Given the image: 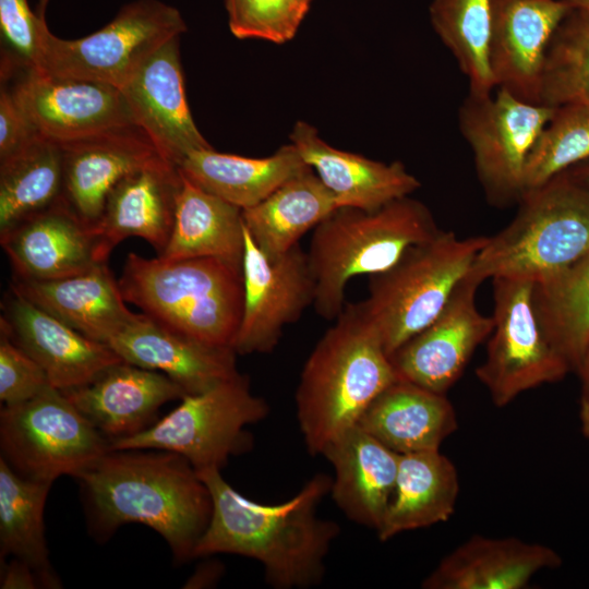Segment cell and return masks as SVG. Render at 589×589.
I'll return each mask as SVG.
<instances>
[{"label":"cell","instance_id":"obj_3","mask_svg":"<svg viewBox=\"0 0 589 589\" xmlns=\"http://www.w3.org/2000/svg\"><path fill=\"white\" fill-rule=\"evenodd\" d=\"M320 338L300 374L297 417L311 455L357 424L372 401L399 377L377 334L356 303L345 305Z\"/></svg>","mask_w":589,"mask_h":589},{"label":"cell","instance_id":"obj_34","mask_svg":"<svg viewBox=\"0 0 589 589\" xmlns=\"http://www.w3.org/2000/svg\"><path fill=\"white\" fill-rule=\"evenodd\" d=\"M62 192V148L39 135L0 160V232L53 205Z\"/></svg>","mask_w":589,"mask_h":589},{"label":"cell","instance_id":"obj_17","mask_svg":"<svg viewBox=\"0 0 589 589\" xmlns=\"http://www.w3.org/2000/svg\"><path fill=\"white\" fill-rule=\"evenodd\" d=\"M179 45L180 37L167 41L121 89L136 125L177 167L191 152L213 148L187 101Z\"/></svg>","mask_w":589,"mask_h":589},{"label":"cell","instance_id":"obj_25","mask_svg":"<svg viewBox=\"0 0 589 589\" xmlns=\"http://www.w3.org/2000/svg\"><path fill=\"white\" fill-rule=\"evenodd\" d=\"M60 146L62 199L92 228L115 185L130 172L163 157L140 128Z\"/></svg>","mask_w":589,"mask_h":589},{"label":"cell","instance_id":"obj_23","mask_svg":"<svg viewBox=\"0 0 589 589\" xmlns=\"http://www.w3.org/2000/svg\"><path fill=\"white\" fill-rule=\"evenodd\" d=\"M321 455L334 469L329 493L336 505L352 521L377 531L395 490L400 454L354 424Z\"/></svg>","mask_w":589,"mask_h":589},{"label":"cell","instance_id":"obj_2","mask_svg":"<svg viewBox=\"0 0 589 589\" xmlns=\"http://www.w3.org/2000/svg\"><path fill=\"white\" fill-rule=\"evenodd\" d=\"M75 478L98 531L142 524L167 541L178 561L193 557L213 503L206 484L183 456L160 449H109Z\"/></svg>","mask_w":589,"mask_h":589},{"label":"cell","instance_id":"obj_48","mask_svg":"<svg viewBox=\"0 0 589 589\" xmlns=\"http://www.w3.org/2000/svg\"><path fill=\"white\" fill-rule=\"evenodd\" d=\"M564 1H567L569 2L572 5L576 4V3H579V2H582V1H586V0H564Z\"/></svg>","mask_w":589,"mask_h":589},{"label":"cell","instance_id":"obj_46","mask_svg":"<svg viewBox=\"0 0 589 589\" xmlns=\"http://www.w3.org/2000/svg\"><path fill=\"white\" fill-rule=\"evenodd\" d=\"M50 0H38L37 14L45 17V11Z\"/></svg>","mask_w":589,"mask_h":589},{"label":"cell","instance_id":"obj_31","mask_svg":"<svg viewBox=\"0 0 589 589\" xmlns=\"http://www.w3.org/2000/svg\"><path fill=\"white\" fill-rule=\"evenodd\" d=\"M181 176L171 235L158 256L169 260L213 257L242 269V209Z\"/></svg>","mask_w":589,"mask_h":589},{"label":"cell","instance_id":"obj_6","mask_svg":"<svg viewBox=\"0 0 589 589\" xmlns=\"http://www.w3.org/2000/svg\"><path fill=\"white\" fill-rule=\"evenodd\" d=\"M513 220L488 237L468 277L540 281L589 253V190L562 172L524 193Z\"/></svg>","mask_w":589,"mask_h":589},{"label":"cell","instance_id":"obj_26","mask_svg":"<svg viewBox=\"0 0 589 589\" xmlns=\"http://www.w3.org/2000/svg\"><path fill=\"white\" fill-rule=\"evenodd\" d=\"M10 290L84 336L107 344L135 317L107 263L65 278L13 277Z\"/></svg>","mask_w":589,"mask_h":589},{"label":"cell","instance_id":"obj_1","mask_svg":"<svg viewBox=\"0 0 589 589\" xmlns=\"http://www.w3.org/2000/svg\"><path fill=\"white\" fill-rule=\"evenodd\" d=\"M196 471L211 493L213 512L193 557L230 553L256 560L266 581L280 589L321 582L325 557L340 533L337 522L316 515L330 492V477L316 473L288 501L268 505L237 492L220 469Z\"/></svg>","mask_w":589,"mask_h":589},{"label":"cell","instance_id":"obj_40","mask_svg":"<svg viewBox=\"0 0 589 589\" xmlns=\"http://www.w3.org/2000/svg\"><path fill=\"white\" fill-rule=\"evenodd\" d=\"M50 385L43 368L0 329V399L4 406L26 401Z\"/></svg>","mask_w":589,"mask_h":589},{"label":"cell","instance_id":"obj_28","mask_svg":"<svg viewBox=\"0 0 589 589\" xmlns=\"http://www.w3.org/2000/svg\"><path fill=\"white\" fill-rule=\"evenodd\" d=\"M357 424L398 454L440 449L458 426L445 394L401 378L372 401Z\"/></svg>","mask_w":589,"mask_h":589},{"label":"cell","instance_id":"obj_20","mask_svg":"<svg viewBox=\"0 0 589 589\" xmlns=\"http://www.w3.org/2000/svg\"><path fill=\"white\" fill-rule=\"evenodd\" d=\"M0 242L22 279L55 280L99 264L93 228L62 197L0 232Z\"/></svg>","mask_w":589,"mask_h":589},{"label":"cell","instance_id":"obj_12","mask_svg":"<svg viewBox=\"0 0 589 589\" xmlns=\"http://www.w3.org/2000/svg\"><path fill=\"white\" fill-rule=\"evenodd\" d=\"M553 112L554 107L521 100L502 88L482 96L468 93L459 108V129L490 202H519L527 158Z\"/></svg>","mask_w":589,"mask_h":589},{"label":"cell","instance_id":"obj_27","mask_svg":"<svg viewBox=\"0 0 589 589\" xmlns=\"http://www.w3.org/2000/svg\"><path fill=\"white\" fill-rule=\"evenodd\" d=\"M562 563L552 548L515 537L474 534L425 577L424 589H521L543 569Z\"/></svg>","mask_w":589,"mask_h":589},{"label":"cell","instance_id":"obj_39","mask_svg":"<svg viewBox=\"0 0 589 589\" xmlns=\"http://www.w3.org/2000/svg\"><path fill=\"white\" fill-rule=\"evenodd\" d=\"M39 20L27 0H0V34L2 43L1 79L15 69L37 70L39 62Z\"/></svg>","mask_w":589,"mask_h":589},{"label":"cell","instance_id":"obj_18","mask_svg":"<svg viewBox=\"0 0 589 589\" xmlns=\"http://www.w3.org/2000/svg\"><path fill=\"white\" fill-rule=\"evenodd\" d=\"M0 329L45 371L51 386H82L122 362L107 344L91 339L12 290L2 302Z\"/></svg>","mask_w":589,"mask_h":589},{"label":"cell","instance_id":"obj_21","mask_svg":"<svg viewBox=\"0 0 589 589\" xmlns=\"http://www.w3.org/2000/svg\"><path fill=\"white\" fill-rule=\"evenodd\" d=\"M123 361L158 371L185 394L204 392L238 374L237 352L178 334L140 313L109 342Z\"/></svg>","mask_w":589,"mask_h":589},{"label":"cell","instance_id":"obj_47","mask_svg":"<svg viewBox=\"0 0 589 589\" xmlns=\"http://www.w3.org/2000/svg\"><path fill=\"white\" fill-rule=\"evenodd\" d=\"M573 7L582 9V10H585V11H587V12L589 13V0H586V1H582V2H579V3H576V4H574Z\"/></svg>","mask_w":589,"mask_h":589},{"label":"cell","instance_id":"obj_42","mask_svg":"<svg viewBox=\"0 0 589 589\" xmlns=\"http://www.w3.org/2000/svg\"><path fill=\"white\" fill-rule=\"evenodd\" d=\"M39 585L36 573L24 562L14 558L2 568L1 588L3 589H29Z\"/></svg>","mask_w":589,"mask_h":589},{"label":"cell","instance_id":"obj_43","mask_svg":"<svg viewBox=\"0 0 589 589\" xmlns=\"http://www.w3.org/2000/svg\"><path fill=\"white\" fill-rule=\"evenodd\" d=\"M589 190V159L564 171Z\"/></svg>","mask_w":589,"mask_h":589},{"label":"cell","instance_id":"obj_14","mask_svg":"<svg viewBox=\"0 0 589 589\" xmlns=\"http://www.w3.org/2000/svg\"><path fill=\"white\" fill-rule=\"evenodd\" d=\"M12 92L37 133L59 145L139 128L122 91L29 70Z\"/></svg>","mask_w":589,"mask_h":589},{"label":"cell","instance_id":"obj_13","mask_svg":"<svg viewBox=\"0 0 589 589\" xmlns=\"http://www.w3.org/2000/svg\"><path fill=\"white\" fill-rule=\"evenodd\" d=\"M243 311L232 348L237 354L266 353L277 346L285 326L313 305L315 283L306 252L297 244L271 259L244 227Z\"/></svg>","mask_w":589,"mask_h":589},{"label":"cell","instance_id":"obj_4","mask_svg":"<svg viewBox=\"0 0 589 589\" xmlns=\"http://www.w3.org/2000/svg\"><path fill=\"white\" fill-rule=\"evenodd\" d=\"M118 285L125 302L160 325L232 348L243 311L241 268L213 257L146 259L130 253Z\"/></svg>","mask_w":589,"mask_h":589},{"label":"cell","instance_id":"obj_5","mask_svg":"<svg viewBox=\"0 0 589 589\" xmlns=\"http://www.w3.org/2000/svg\"><path fill=\"white\" fill-rule=\"evenodd\" d=\"M438 231L429 208L410 196L375 211L336 208L314 228L306 252L316 313L328 321L337 318L351 278L389 269L408 249Z\"/></svg>","mask_w":589,"mask_h":589},{"label":"cell","instance_id":"obj_19","mask_svg":"<svg viewBox=\"0 0 589 589\" xmlns=\"http://www.w3.org/2000/svg\"><path fill=\"white\" fill-rule=\"evenodd\" d=\"M181 181L179 168L163 157L121 179L93 227L97 261L107 263L112 250L129 237L144 239L161 255L171 235Z\"/></svg>","mask_w":589,"mask_h":589},{"label":"cell","instance_id":"obj_16","mask_svg":"<svg viewBox=\"0 0 589 589\" xmlns=\"http://www.w3.org/2000/svg\"><path fill=\"white\" fill-rule=\"evenodd\" d=\"M573 8L564 0H492L489 64L495 88L539 104L548 47Z\"/></svg>","mask_w":589,"mask_h":589},{"label":"cell","instance_id":"obj_7","mask_svg":"<svg viewBox=\"0 0 589 589\" xmlns=\"http://www.w3.org/2000/svg\"><path fill=\"white\" fill-rule=\"evenodd\" d=\"M486 240L440 230L370 276L369 294L356 304L389 357L442 312Z\"/></svg>","mask_w":589,"mask_h":589},{"label":"cell","instance_id":"obj_10","mask_svg":"<svg viewBox=\"0 0 589 589\" xmlns=\"http://www.w3.org/2000/svg\"><path fill=\"white\" fill-rule=\"evenodd\" d=\"M104 436L51 385L0 412L1 456L17 473L36 481L75 477L109 450Z\"/></svg>","mask_w":589,"mask_h":589},{"label":"cell","instance_id":"obj_45","mask_svg":"<svg viewBox=\"0 0 589 589\" xmlns=\"http://www.w3.org/2000/svg\"><path fill=\"white\" fill-rule=\"evenodd\" d=\"M580 423L582 433L589 438V399H581Z\"/></svg>","mask_w":589,"mask_h":589},{"label":"cell","instance_id":"obj_36","mask_svg":"<svg viewBox=\"0 0 589 589\" xmlns=\"http://www.w3.org/2000/svg\"><path fill=\"white\" fill-rule=\"evenodd\" d=\"M492 0H432L434 32L455 58L469 84V94L493 93L489 64Z\"/></svg>","mask_w":589,"mask_h":589},{"label":"cell","instance_id":"obj_24","mask_svg":"<svg viewBox=\"0 0 589 589\" xmlns=\"http://www.w3.org/2000/svg\"><path fill=\"white\" fill-rule=\"evenodd\" d=\"M62 392L110 442L146 429L160 406L187 395L167 375L125 361Z\"/></svg>","mask_w":589,"mask_h":589},{"label":"cell","instance_id":"obj_22","mask_svg":"<svg viewBox=\"0 0 589 589\" xmlns=\"http://www.w3.org/2000/svg\"><path fill=\"white\" fill-rule=\"evenodd\" d=\"M289 139L332 192L337 208L375 211L420 188V181L400 161L383 163L335 148L304 121L296 122Z\"/></svg>","mask_w":589,"mask_h":589},{"label":"cell","instance_id":"obj_37","mask_svg":"<svg viewBox=\"0 0 589 589\" xmlns=\"http://www.w3.org/2000/svg\"><path fill=\"white\" fill-rule=\"evenodd\" d=\"M539 104L589 106V13L574 7L546 50Z\"/></svg>","mask_w":589,"mask_h":589},{"label":"cell","instance_id":"obj_35","mask_svg":"<svg viewBox=\"0 0 589 589\" xmlns=\"http://www.w3.org/2000/svg\"><path fill=\"white\" fill-rule=\"evenodd\" d=\"M544 329L572 369L580 365L589 344V253L540 281H534Z\"/></svg>","mask_w":589,"mask_h":589},{"label":"cell","instance_id":"obj_32","mask_svg":"<svg viewBox=\"0 0 589 589\" xmlns=\"http://www.w3.org/2000/svg\"><path fill=\"white\" fill-rule=\"evenodd\" d=\"M337 208L332 192L311 168L281 184L259 204L242 209L243 224L256 247L275 259Z\"/></svg>","mask_w":589,"mask_h":589},{"label":"cell","instance_id":"obj_15","mask_svg":"<svg viewBox=\"0 0 589 589\" xmlns=\"http://www.w3.org/2000/svg\"><path fill=\"white\" fill-rule=\"evenodd\" d=\"M480 285L466 276L435 320L390 356L399 378L440 394L458 381L493 329L492 316L482 314L476 304Z\"/></svg>","mask_w":589,"mask_h":589},{"label":"cell","instance_id":"obj_38","mask_svg":"<svg viewBox=\"0 0 589 589\" xmlns=\"http://www.w3.org/2000/svg\"><path fill=\"white\" fill-rule=\"evenodd\" d=\"M588 159L589 106L555 107L527 158L524 193Z\"/></svg>","mask_w":589,"mask_h":589},{"label":"cell","instance_id":"obj_29","mask_svg":"<svg viewBox=\"0 0 589 589\" xmlns=\"http://www.w3.org/2000/svg\"><path fill=\"white\" fill-rule=\"evenodd\" d=\"M178 168L204 191L241 209L259 204L281 184L311 169L292 143L262 158L219 153L214 148L194 151Z\"/></svg>","mask_w":589,"mask_h":589},{"label":"cell","instance_id":"obj_30","mask_svg":"<svg viewBox=\"0 0 589 589\" xmlns=\"http://www.w3.org/2000/svg\"><path fill=\"white\" fill-rule=\"evenodd\" d=\"M459 493L458 473L440 449L399 455L395 490L381 528V541L447 521Z\"/></svg>","mask_w":589,"mask_h":589},{"label":"cell","instance_id":"obj_8","mask_svg":"<svg viewBox=\"0 0 589 589\" xmlns=\"http://www.w3.org/2000/svg\"><path fill=\"white\" fill-rule=\"evenodd\" d=\"M37 70L57 77L105 83L122 89L161 46L187 32L178 9L160 0L124 4L100 29L76 39L53 35L39 20Z\"/></svg>","mask_w":589,"mask_h":589},{"label":"cell","instance_id":"obj_11","mask_svg":"<svg viewBox=\"0 0 589 589\" xmlns=\"http://www.w3.org/2000/svg\"><path fill=\"white\" fill-rule=\"evenodd\" d=\"M493 280V329L485 360L476 370L493 404L504 407L521 393L560 381L570 365L542 324L534 281L500 277Z\"/></svg>","mask_w":589,"mask_h":589},{"label":"cell","instance_id":"obj_33","mask_svg":"<svg viewBox=\"0 0 589 589\" xmlns=\"http://www.w3.org/2000/svg\"><path fill=\"white\" fill-rule=\"evenodd\" d=\"M51 483L25 478L0 458L1 558L13 555L26 563L39 584L59 587L49 564L44 530V508Z\"/></svg>","mask_w":589,"mask_h":589},{"label":"cell","instance_id":"obj_44","mask_svg":"<svg viewBox=\"0 0 589 589\" xmlns=\"http://www.w3.org/2000/svg\"><path fill=\"white\" fill-rule=\"evenodd\" d=\"M577 371L579 372L582 384L581 399H589V344L586 348L582 360Z\"/></svg>","mask_w":589,"mask_h":589},{"label":"cell","instance_id":"obj_41","mask_svg":"<svg viewBox=\"0 0 589 589\" xmlns=\"http://www.w3.org/2000/svg\"><path fill=\"white\" fill-rule=\"evenodd\" d=\"M39 134L17 103L12 88L0 89V160L19 152Z\"/></svg>","mask_w":589,"mask_h":589},{"label":"cell","instance_id":"obj_9","mask_svg":"<svg viewBox=\"0 0 589 589\" xmlns=\"http://www.w3.org/2000/svg\"><path fill=\"white\" fill-rule=\"evenodd\" d=\"M267 401L240 373L197 393L146 429L110 442L109 449H160L183 456L195 468L220 469L252 446L245 426L267 417Z\"/></svg>","mask_w":589,"mask_h":589}]
</instances>
